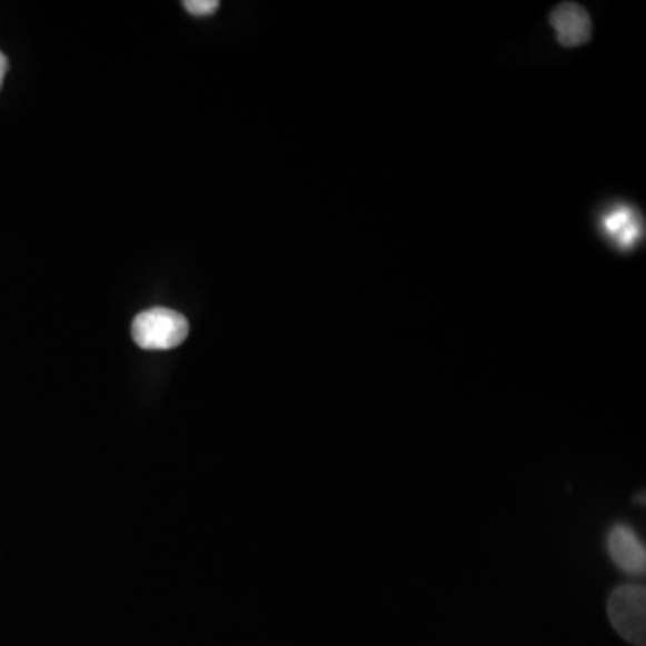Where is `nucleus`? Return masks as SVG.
Wrapping results in <instances>:
<instances>
[{
  "mask_svg": "<svg viewBox=\"0 0 646 646\" xmlns=\"http://www.w3.org/2000/svg\"><path fill=\"white\" fill-rule=\"evenodd\" d=\"M133 340L145 350H171L186 341L189 321L168 307H153L137 315L131 326Z\"/></svg>",
  "mask_w": 646,
  "mask_h": 646,
  "instance_id": "f257e3e1",
  "label": "nucleus"
},
{
  "mask_svg": "<svg viewBox=\"0 0 646 646\" xmlns=\"http://www.w3.org/2000/svg\"><path fill=\"white\" fill-rule=\"evenodd\" d=\"M610 624L625 642L646 645V587L619 586L607 604Z\"/></svg>",
  "mask_w": 646,
  "mask_h": 646,
  "instance_id": "f03ea898",
  "label": "nucleus"
},
{
  "mask_svg": "<svg viewBox=\"0 0 646 646\" xmlns=\"http://www.w3.org/2000/svg\"><path fill=\"white\" fill-rule=\"evenodd\" d=\"M602 232L614 248L630 251L642 242L645 223L636 209L628 205H614L600 219Z\"/></svg>",
  "mask_w": 646,
  "mask_h": 646,
  "instance_id": "7ed1b4c3",
  "label": "nucleus"
},
{
  "mask_svg": "<svg viewBox=\"0 0 646 646\" xmlns=\"http://www.w3.org/2000/svg\"><path fill=\"white\" fill-rule=\"evenodd\" d=\"M610 560L628 575H643L646 569V549L636 531L625 523H616L607 534Z\"/></svg>",
  "mask_w": 646,
  "mask_h": 646,
  "instance_id": "20e7f679",
  "label": "nucleus"
},
{
  "mask_svg": "<svg viewBox=\"0 0 646 646\" xmlns=\"http://www.w3.org/2000/svg\"><path fill=\"white\" fill-rule=\"evenodd\" d=\"M549 26L554 28L557 42L563 47L586 46L593 37V22L582 6L573 2L558 4L549 13Z\"/></svg>",
  "mask_w": 646,
  "mask_h": 646,
  "instance_id": "39448f33",
  "label": "nucleus"
},
{
  "mask_svg": "<svg viewBox=\"0 0 646 646\" xmlns=\"http://www.w3.org/2000/svg\"><path fill=\"white\" fill-rule=\"evenodd\" d=\"M183 8L196 17H205V14H212L219 8L218 0H187L183 2Z\"/></svg>",
  "mask_w": 646,
  "mask_h": 646,
  "instance_id": "423d86ee",
  "label": "nucleus"
},
{
  "mask_svg": "<svg viewBox=\"0 0 646 646\" xmlns=\"http://www.w3.org/2000/svg\"><path fill=\"white\" fill-rule=\"evenodd\" d=\"M8 67H10V61H8V58H6L4 52L0 51V89H2V85H4Z\"/></svg>",
  "mask_w": 646,
  "mask_h": 646,
  "instance_id": "0eeeda50",
  "label": "nucleus"
},
{
  "mask_svg": "<svg viewBox=\"0 0 646 646\" xmlns=\"http://www.w3.org/2000/svg\"><path fill=\"white\" fill-rule=\"evenodd\" d=\"M634 503H636V505H645V494L642 493V496L637 494L636 498H634Z\"/></svg>",
  "mask_w": 646,
  "mask_h": 646,
  "instance_id": "6e6552de",
  "label": "nucleus"
}]
</instances>
